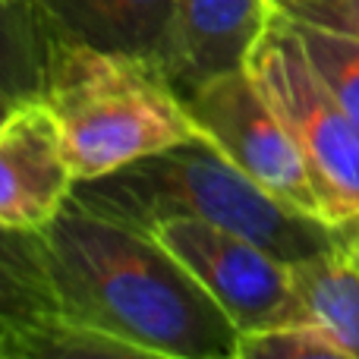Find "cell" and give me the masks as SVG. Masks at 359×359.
<instances>
[{
	"instance_id": "6da1fadb",
	"label": "cell",
	"mask_w": 359,
	"mask_h": 359,
	"mask_svg": "<svg viewBox=\"0 0 359 359\" xmlns=\"http://www.w3.org/2000/svg\"><path fill=\"white\" fill-rule=\"evenodd\" d=\"M38 233L63 325L177 359H236L240 328L149 230L69 198Z\"/></svg>"
},
{
	"instance_id": "5b68a950",
	"label": "cell",
	"mask_w": 359,
	"mask_h": 359,
	"mask_svg": "<svg viewBox=\"0 0 359 359\" xmlns=\"http://www.w3.org/2000/svg\"><path fill=\"white\" fill-rule=\"evenodd\" d=\"M149 233L211 293L240 334L306 325L293 265L259 243L196 217H164Z\"/></svg>"
},
{
	"instance_id": "30bf717a",
	"label": "cell",
	"mask_w": 359,
	"mask_h": 359,
	"mask_svg": "<svg viewBox=\"0 0 359 359\" xmlns=\"http://www.w3.org/2000/svg\"><path fill=\"white\" fill-rule=\"evenodd\" d=\"M293 280L306 325H316L359 359V268L344 249L293 265Z\"/></svg>"
},
{
	"instance_id": "8fae6325",
	"label": "cell",
	"mask_w": 359,
	"mask_h": 359,
	"mask_svg": "<svg viewBox=\"0 0 359 359\" xmlns=\"http://www.w3.org/2000/svg\"><path fill=\"white\" fill-rule=\"evenodd\" d=\"M60 322L41 233L0 227V328Z\"/></svg>"
},
{
	"instance_id": "7a4b0ae2",
	"label": "cell",
	"mask_w": 359,
	"mask_h": 359,
	"mask_svg": "<svg viewBox=\"0 0 359 359\" xmlns=\"http://www.w3.org/2000/svg\"><path fill=\"white\" fill-rule=\"evenodd\" d=\"M69 198L139 230L164 217H196L259 243L290 265L341 249V227L262 189L202 136L117 174L82 180Z\"/></svg>"
},
{
	"instance_id": "277c9868",
	"label": "cell",
	"mask_w": 359,
	"mask_h": 359,
	"mask_svg": "<svg viewBox=\"0 0 359 359\" xmlns=\"http://www.w3.org/2000/svg\"><path fill=\"white\" fill-rule=\"evenodd\" d=\"M246 73L290 130L322 217L334 227L359 221V123L328 92L293 25L278 10L249 57Z\"/></svg>"
},
{
	"instance_id": "ba28073f",
	"label": "cell",
	"mask_w": 359,
	"mask_h": 359,
	"mask_svg": "<svg viewBox=\"0 0 359 359\" xmlns=\"http://www.w3.org/2000/svg\"><path fill=\"white\" fill-rule=\"evenodd\" d=\"M76 189L73 168L41 98L22 101L0 123V227L44 230Z\"/></svg>"
},
{
	"instance_id": "3957f363",
	"label": "cell",
	"mask_w": 359,
	"mask_h": 359,
	"mask_svg": "<svg viewBox=\"0 0 359 359\" xmlns=\"http://www.w3.org/2000/svg\"><path fill=\"white\" fill-rule=\"evenodd\" d=\"M41 101L76 183L98 180L198 136L186 98L155 60L50 32Z\"/></svg>"
},
{
	"instance_id": "8992f818",
	"label": "cell",
	"mask_w": 359,
	"mask_h": 359,
	"mask_svg": "<svg viewBox=\"0 0 359 359\" xmlns=\"http://www.w3.org/2000/svg\"><path fill=\"white\" fill-rule=\"evenodd\" d=\"M186 107L198 136L208 139L230 164L287 205L322 217V205L290 130L246 69L208 82L186 98Z\"/></svg>"
},
{
	"instance_id": "52a82bcc",
	"label": "cell",
	"mask_w": 359,
	"mask_h": 359,
	"mask_svg": "<svg viewBox=\"0 0 359 359\" xmlns=\"http://www.w3.org/2000/svg\"><path fill=\"white\" fill-rule=\"evenodd\" d=\"M274 16L271 0H174L155 57L183 98L243 73Z\"/></svg>"
},
{
	"instance_id": "9c48e42d",
	"label": "cell",
	"mask_w": 359,
	"mask_h": 359,
	"mask_svg": "<svg viewBox=\"0 0 359 359\" xmlns=\"http://www.w3.org/2000/svg\"><path fill=\"white\" fill-rule=\"evenodd\" d=\"M54 35L92 48L155 57L174 0H32Z\"/></svg>"
},
{
	"instance_id": "ac0fdd59",
	"label": "cell",
	"mask_w": 359,
	"mask_h": 359,
	"mask_svg": "<svg viewBox=\"0 0 359 359\" xmlns=\"http://www.w3.org/2000/svg\"><path fill=\"white\" fill-rule=\"evenodd\" d=\"M13 111H16V101H10L6 95H0V123H4V120L10 117Z\"/></svg>"
},
{
	"instance_id": "4fadbf2b",
	"label": "cell",
	"mask_w": 359,
	"mask_h": 359,
	"mask_svg": "<svg viewBox=\"0 0 359 359\" xmlns=\"http://www.w3.org/2000/svg\"><path fill=\"white\" fill-rule=\"evenodd\" d=\"M0 359H177L155 350L130 347L63 322L0 328Z\"/></svg>"
},
{
	"instance_id": "9a60e30c",
	"label": "cell",
	"mask_w": 359,
	"mask_h": 359,
	"mask_svg": "<svg viewBox=\"0 0 359 359\" xmlns=\"http://www.w3.org/2000/svg\"><path fill=\"white\" fill-rule=\"evenodd\" d=\"M236 359H353L316 325H284V328L240 334Z\"/></svg>"
},
{
	"instance_id": "2e32d148",
	"label": "cell",
	"mask_w": 359,
	"mask_h": 359,
	"mask_svg": "<svg viewBox=\"0 0 359 359\" xmlns=\"http://www.w3.org/2000/svg\"><path fill=\"white\" fill-rule=\"evenodd\" d=\"M274 10L297 22L322 25L359 44V0H271Z\"/></svg>"
},
{
	"instance_id": "e0dca14e",
	"label": "cell",
	"mask_w": 359,
	"mask_h": 359,
	"mask_svg": "<svg viewBox=\"0 0 359 359\" xmlns=\"http://www.w3.org/2000/svg\"><path fill=\"white\" fill-rule=\"evenodd\" d=\"M341 249L350 262L359 268V221H350L341 227Z\"/></svg>"
},
{
	"instance_id": "5bb4252c",
	"label": "cell",
	"mask_w": 359,
	"mask_h": 359,
	"mask_svg": "<svg viewBox=\"0 0 359 359\" xmlns=\"http://www.w3.org/2000/svg\"><path fill=\"white\" fill-rule=\"evenodd\" d=\"M284 19L293 25L306 57L316 67V73L322 76V82L328 86V92L334 95L337 104L359 123V44L337 35V32L322 29V25L297 22L290 16H284Z\"/></svg>"
},
{
	"instance_id": "7c38bea8",
	"label": "cell",
	"mask_w": 359,
	"mask_h": 359,
	"mask_svg": "<svg viewBox=\"0 0 359 359\" xmlns=\"http://www.w3.org/2000/svg\"><path fill=\"white\" fill-rule=\"evenodd\" d=\"M50 29L32 0H0V95L10 101L41 98Z\"/></svg>"
}]
</instances>
